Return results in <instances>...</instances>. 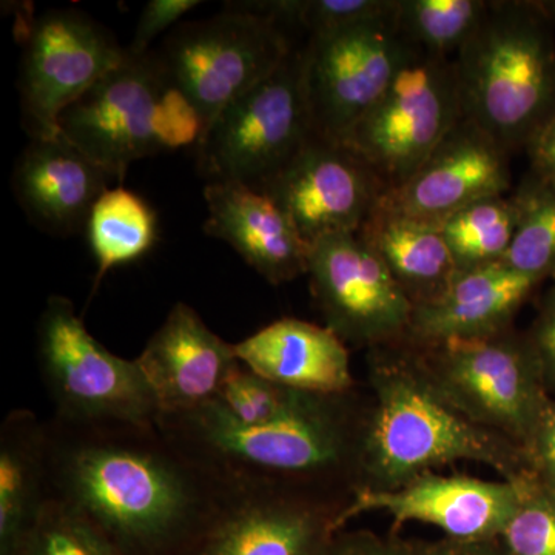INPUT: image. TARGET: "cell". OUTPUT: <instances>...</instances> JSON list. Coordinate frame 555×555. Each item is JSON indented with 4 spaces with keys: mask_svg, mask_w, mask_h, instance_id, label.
<instances>
[{
    "mask_svg": "<svg viewBox=\"0 0 555 555\" xmlns=\"http://www.w3.org/2000/svg\"><path fill=\"white\" fill-rule=\"evenodd\" d=\"M528 335L542 369L547 393L555 398V283L546 292Z\"/></svg>",
    "mask_w": 555,
    "mask_h": 555,
    "instance_id": "33",
    "label": "cell"
},
{
    "mask_svg": "<svg viewBox=\"0 0 555 555\" xmlns=\"http://www.w3.org/2000/svg\"><path fill=\"white\" fill-rule=\"evenodd\" d=\"M516 481L426 473L390 491L358 489L337 518L338 531L361 514L382 511L396 526L420 521L455 540L500 539L518 505Z\"/></svg>",
    "mask_w": 555,
    "mask_h": 555,
    "instance_id": "16",
    "label": "cell"
},
{
    "mask_svg": "<svg viewBox=\"0 0 555 555\" xmlns=\"http://www.w3.org/2000/svg\"><path fill=\"white\" fill-rule=\"evenodd\" d=\"M518 225L516 196L477 201L438 225L459 272L505 261Z\"/></svg>",
    "mask_w": 555,
    "mask_h": 555,
    "instance_id": "26",
    "label": "cell"
},
{
    "mask_svg": "<svg viewBox=\"0 0 555 555\" xmlns=\"http://www.w3.org/2000/svg\"><path fill=\"white\" fill-rule=\"evenodd\" d=\"M412 346L456 409L525 452L553 398L528 335L511 327L489 337Z\"/></svg>",
    "mask_w": 555,
    "mask_h": 555,
    "instance_id": "7",
    "label": "cell"
},
{
    "mask_svg": "<svg viewBox=\"0 0 555 555\" xmlns=\"http://www.w3.org/2000/svg\"><path fill=\"white\" fill-rule=\"evenodd\" d=\"M49 500L46 423L10 412L0 429V555H22Z\"/></svg>",
    "mask_w": 555,
    "mask_h": 555,
    "instance_id": "23",
    "label": "cell"
},
{
    "mask_svg": "<svg viewBox=\"0 0 555 555\" xmlns=\"http://www.w3.org/2000/svg\"><path fill=\"white\" fill-rule=\"evenodd\" d=\"M315 137L302 49L230 104L201 134L196 166L210 182L262 192Z\"/></svg>",
    "mask_w": 555,
    "mask_h": 555,
    "instance_id": "6",
    "label": "cell"
},
{
    "mask_svg": "<svg viewBox=\"0 0 555 555\" xmlns=\"http://www.w3.org/2000/svg\"><path fill=\"white\" fill-rule=\"evenodd\" d=\"M60 133L124 181L131 164L198 144L203 122L155 51L131 56L91 87L60 119Z\"/></svg>",
    "mask_w": 555,
    "mask_h": 555,
    "instance_id": "5",
    "label": "cell"
},
{
    "mask_svg": "<svg viewBox=\"0 0 555 555\" xmlns=\"http://www.w3.org/2000/svg\"><path fill=\"white\" fill-rule=\"evenodd\" d=\"M367 350L372 398L361 425L356 491H390L456 462L492 467L509 481L529 473L524 449L456 409L414 346L403 339Z\"/></svg>",
    "mask_w": 555,
    "mask_h": 555,
    "instance_id": "3",
    "label": "cell"
},
{
    "mask_svg": "<svg viewBox=\"0 0 555 555\" xmlns=\"http://www.w3.org/2000/svg\"><path fill=\"white\" fill-rule=\"evenodd\" d=\"M160 416L214 403L241 366L233 345L210 331L195 309L177 302L137 358Z\"/></svg>",
    "mask_w": 555,
    "mask_h": 555,
    "instance_id": "18",
    "label": "cell"
},
{
    "mask_svg": "<svg viewBox=\"0 0 555 555\" xmlns=\"http://www.w3.org/2000/svg\"><path fill=\"white\" fill-rule=\"evenodd\" d=\"M22 555L120 554L76 511L49 499Z\"/></svg>",
    "mask_w": 555,
    "mask_h": 555,
    "instance_id": "30",
    "label": "cell"
},
{
    "mask_svg": "<svg viewBox=\"0 0 555 555\" xmlns=\"http://www.w3.org/2000/svg\"><path fill=\"white\" fill-rule=\"evenodd\" d=\"M262 193L312 246L326 236L360 232L386 192L352 150L315 134Z\"/></svg>",
    "mask_w": 555,
    "mask_h": 555,
    "instance_id": "15",
    "label": "cell"
},
{
    "mask_svg": "<svg viewBox=\"0 0 555 555\" xmlns=\"http://www.w3.org/2000/svg\"><path fill=\"white\" fill-rule=\"evenodd\" d=\"M113 179L60 133L30 139L11 184L30 222L49 235L65 238L87 229L94 204Z\"/></svg>",
    "mask_w": 555,
    "mask_h": 555,
    "instance_id": "19",
    "label": "cell"
},
{
    "mask_svg": "<svg viewBox=\"0 0 555 555\" xmlns=\"http://www.w3.org/2000/svg\"><path fill=\"white\" fill-rule=\"evenodd\" d=\"M326 555H414V542L371 531L337 532Z\"/></svg>",
    "mask_w": 555,
    "mask_h": 555,
    "instance_id": "35",
    "label": "cell"
},
{
    "mask_svg": "<svg viewBox=\"0 0 555 555\" xmlns=\"http://www.w3.org/2000/svg\"><path fill=\"white\" fill-rule=\"evenodd\" d=\"M358 236L382 258L414 309L443 297L459 275L438 225L403 217L378 204Z\"/></svg>",
    "mask_w": 555,
    "mask_h": 555,
    "instance_id": "24",
    "label": "cell"
},
{
    "mask_svg": "<svg viewBox=\"0 0 555 555\" xmlns=\"http://www.w3.org/2000/svg\"><path fill=\"white\" fill-rule=\"evenodd\" d=\"M244 367L259 377L320 396L353 392L349 350L337 334L297 318H283L233 345Z\"/></svg>",
    "mask_w": 555,
    "mask_h": 555,
    "instance_id": "22",
    "label": "cell"
},
{
    "mask_svg": "<svg viewBox=\"0 0 555 555\" xmlns=\"http://www.w3.org/2000/svg\"><path fill=\"white\" fill-rule=\"evenodd\" d=\"M38 357L56 418L159 423L158 401L137 360H124L102 346L87 331L72 299H47L38 324Z\"/></svg>",
    "mask_w": 555,
    "mask_h": 555,
    "instance_id": "9",
    "label": "cell"
},
{
    "mask_svg": "<svg viewBox=\"0 0 555 555\" xmlns=\"http://www.w3.org/2000/svg\"><path fill=\"white\" fill-rule=\"evenodd\" d=\"M204 199V233L229 244L268 283L280 286L308 275L309 244L266 193L235 182H210Z\"/></svg>",
    "mask_w": 555,
    "mask_h": 555,
    "instance_id": "20",
    "label": "cell"
},
{
    "mask_svg": "<svg viewBox=\"0 0 555 555\" xmlns=\"http://www.w3.org/2000/svg\"><path fill=\"white\" fill-rule=\"evenodd\" d=\"M509 155L486 131L462 118L406 184L383 195L379 206L440 225L477 201L507 195Z\"/></svg>",
    "mask_w": 555,
    "mask_h": 555,
    "instance_id": "17",
    "label": "cell"
},
{
    "mask_svg": "<svg viewBox=\"0 0 555 555\" xmlns=\"http://www.w3.org/2000/svg\"><path fill=\"white\" fill-rule=\"evenodd\" d=\"M540 283L505 262L459 272L443 297L414 309L404 339L425 346L505 332Z\"/></svg>",
    "mask_w": 555,
    "mask_h": 555,
    "instance_id": "21",
    "label": "cell"
},
{
    "mask_svg": "<svg viewBox=\"0 0 555 555\" xmlns=\"http://www.w3.org/2000/svg\"><path fill=\"white\" fill-rule=\"evenodd\" d=\"M542 3L489 0L454 57L463 118L507 152L526 149L555 115V42Z\"/></svg>",
    "mask_w": 555,
    "mask_h": 555,
    "instance_id": "4",
    "label": "cell"
},
{
    "mask_svg": "<svg viewBox=\"0 0 555 555\" xmlns=\"http://www.w3.org/2000/svg\"><path fill=\"white\" fill-rule=\"evenodd\" d=\"M363 414L353 392H298L268 425H241L218 400L188 414L163 415L158 425L225 485L286 489L341 503L338 492L353 494L357 488Z\"/></svg>",
    "mask_w": 555,
    "mask_h": 555,
    "instance_id": "2",
    "label": "cell"
},
{
    "mask_svg": "<svg viewBox=\"0 0 555 555\" xmlns=\"http://www.w3.org/2000/svg\"><path fill=\"white\" fill-rule=\"evenodd\" d=\"M343 509L306 492L229 486L185 555H326Z\"/></svg>",
    "mask_w": 555,
    "mask_h": 555,
    "instance_id": "14",
    "label": "cell"
},
{
    "mask_svg": "<svg viewBox=\"0 0 555 555\" xmlns=\"http://www.w3.org/2000/svg\"><path fill=\"white\" fill-rule=\"evenodd\" d=\"M408 49L396 17L310 36L302 56L317 137L341 141L385 94Z\"/></svg>",
    "mask_w": 555,
    "mask_h": 555,
    "instance_id": "13",
    "label": "cell"
},
{
    "mask_svg": "<svg viewBox=\"0 0 555 555\" xmlns=\"http://www.w3.org/2000/svg\"><path fill=\"white\" fill-rule=\"evenodd\" d=\"M201 3H203L201 0H152L149 2L139 16L137 30H134L130 46L127 47V53L131 56H144L150 53L153 40L164 31L181 24L179 21Z\"/></svg>",
    "mask_w": 555,
    "mask_h": 555,
    "instance_id": "32",
    "label": "cell"
},
{
    "mask_svg": "<svg viewBox=\"0 0 555 555\" xmlns=\"http://www.w3.org/2000/svg\"><path fill=\"white\" fill-rule=\"evenodd\" d=\"M514 196L518 225L503 262L540 281L555 276V190L532 175L518 185Z\"/></svg>",
    "mask_w": 555,
    "mask_h": 555,
    "instance_id": "28",
    "label": "cell"
},
{
    "mask_svg": "<svg viewBox=\"0 0 555 555\" xmlns=\"http://www.w3.org/2000/svg\"><path fill=\"white\" fill-rule=\"evenodd\" d=\"M126 56L116 36L83 11L49 10L36 17L25 36L20 78L28 137H57L62 113Z\"/></svg>",
    "mask_w": 555,
    "mask_h": 555,
    "instance_id": "11",
    "label": "cell"
},
{
    "mask_svg": "<svg viewBox=\"0 0 555 555\" xmlns=\"http://www.w3.org/2000/svg\"><path fill=\"white\" fill-rule=\"evenodd\" d=\"M87 233L98 262V287L109 270L144 257L155 246L158 218L131 190L108 189L91 210Z\"/></svg>",
    "mask_w": 555,
    "mask_h": 555,
    "instance_id": "25",
    "label": "cell"
},
{
    "mask_svg": "<svg viewBox=\"0 0 555 555\" xmlns=\"http://www.w3.org/2000/svg\"><path fill=\"white\" fill-rule=\"evenodd\" d=\"M49 499L86 518L120 555H185L229 485L158 423H46Z\"/></svg>",
    "mask_w": 555,
    "mask_h": 555,
    "instance_id": "1",
    "label": "cell"
},
{
    "mask_svg": "<svg viewBox=\"0 0 555 555\" xmlns=\"http://www.w3.org/2000/svg\"><path fill=\"white\" fill-rule=\"evenodd\" d=\"M414 555H511L502 540H455L444 537L437 542H414Z\"/></svg>",
    "mask_w": 555,
    "mask_h": 555,
    "instance_id": "37",
    "label": "cell"
},
{
    "mask_svg": "<svg viewBox=\"0 0 555 555\" xmlns=\"http://www.w3.org/2000/svg\"><path fill=\"white\" fill-rule=\"evenodd\" d=\"M488 5V0H398L396 24L411 46L454 60Z\"/></svg>",
    "mask_w": 555,
    "mask_h": 555,
    "instance_id": "27",
    "label": "cell"
},
{
    "mask_svg": "<svg viewBox=\"0 0 555 555\" xmlns=\"http://www.w3.org/2000/svg\"><path fill=\"white\" fill-rule=\"evenodd\" d=\"M297 396L298 390L259 377L241 364L225 383L218 401L241 425L261 426L283 415Z\"/></svg>",
    "mask_w": 555,
    "mask_h": 555,
    "instance_id": "31",
    "label": "cell"
},
{
    "mask_svg": "<svg viewBox=\"0 0 555 555\" xmlns=\"http://www.w3.org/2000/svg\"><path fill=\"white\" fill-rule=\"evenodd\" d=\"M308 276L326 327L345 345L372 349L406 338L414 306L358 233L313 243Z\"/></svg>",
    "mask_w": 555,
    "mask_h": 555,
    "instance_id": "12",
    "label": "cell"
},
{
    "mask_svg": "<svg viewBox=\"0 0 555 555\" xmlns=\"http://www.w3.org/2000/svg\"><path fill=\"white\" fill-rule=\"evenodd\" d=\"M532 175L555 190V115L543 124L526 145Z\"/></svg>",
    "mask_w": 555,
    "mask_h": 555,
    "instance_id": "36",
    "label": "cell"
},
{
    "mask_svg": "<svg viewBox=\"0 0 555 555\" xmlns=\"http://www.w3.org/2000/svg\"><path fill=\"white\" fill-rule=\"evenodd\" d=\"M525 455L529 470L555 491V398L547 403L531 440L526 444Z\"/></svg>",
    "mask_w": 555,
    "mask_h": 555,
    "instance_id": "34",
    "label": "cell"
},
{
    "mask_svg": "<svg viewBox=\"0 0 555 555\" xmlns=\"http://www.w3.org/2000/svg\"><path fill=\"white\" fill-rule=\"evenodd\" d=\"M294 50L284 28L251 14L222 10L181 22L155 51L160 67L198 113L204 130L257 87Z\"/></svg>",
    "mask_w": 555,
    "mask_h": 555,
    "instance_id": "10",
    "label": "cell"
},
{
    "mask_svg": "<svg viewBox=\"0 0 555 555\" xmlns=\"http://www.w3.org/2000/svg\"><path fill=\"white\" fill-rule=\"evenodd\" d=\"M516 481L518 505L500 535L511 555H555V491L529 470Z\"/></svg>",
    "mask_w": 555,
    "mask_h": 555,
    "instance_id": "29",
    "label": "cell"
},
{
    "mask_svg": "<svg viewBox=\"0 0 555 555\" xmlns=\"http://www.w3.org/2000/svg\"><path fill=\"white\" fill-rule=\"evenodd\" d=\"M462 118L454 60L409 43L385 94L339 144L367 164L387 193L406 184Z\"/></svg>",
    "mask_w": 555,
    "mask_h": 555,
    "instance_id": "8",
    "label": "cell"
}]
</instances>
